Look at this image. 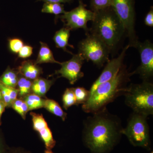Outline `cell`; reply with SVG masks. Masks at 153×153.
<instances>
[{"label": "cell", "mask_w": 153, "mask_h": 153, "mask_svg": "<svg viewBox=\"0 0 153 153\" xmlns=\"http://www.w3.org/2000/svg\"><path fill=\"white\" fill-rule=\"evenodd\" d=\"M150 153H153V152H150Z\"/></svg>", "instance_id": "36"}, {"label": "cell", "mask_w": 153, "mask_h": 153, "mask_svg": "<svg viewBox=\"0 0 153 153\" xmlns=\"http://www.w3.org/2000/svg\"><path fill=\"white\" fill-rule=\"evenodd\" d=\"M41 48L37 60L35 63L37 64L44 63H55L61 64V63L55 60L53 53L46 43L40 42Z\"/></svg>", "instance_id": "16"}, {"label": "cell", "mask_w": 153, "mask_h": 153, "mask_svg": "<svg viewBox=\"0 0 153 153\" xmlns=\"http://www.w3.org/2000/svg\"><path fill=\"white\" fill-rule=\"evenodd\" d=\"M22 99L27 103L29 111L44 108L45 100L35 94H30Z\"/></svg>", "instance_id": "20"}, {"label": "cell", "mask_w": 153, "mask_h": 153, "mask_svg": "<svg viewBox=\"0 0 153 153\" xmlns=\"http://www.w3.org/2000/svg\"><path fill=\"white\" fill-rule=\"evenodd\" d=\"M44 108L55 115L59 117L64 121L67 118V113L64 112L57 102L51 99H45Z\"/></svg>", "instance_id": "19"}, {"label": "cell", "mask_w": 153, "mask_h": 153, "mask_svg": "<svg viewBox=\"0 0 153 153\" xmlns=\"http://www.w3.org/2000/svg\"><path fill=\"white\" fill-rule=\"evenodd\" d=\"M73 0H37V1H43L44 2H53L60 3H69Z\"/></svg>", "instance_id": "31"}, {"label": "cell", "mask_w": 153, "mask_h": 153, "mask_svg": "<svg viewBox=\"0 0 153 153\" xmlns=\"http://www.w3.org/2000/svg\"><path fill=\"white\" fill-rule=\"evenodd\" d=\"M95 15L94 12L88 10L83 3L79 1L78 7L69 12H66L59 18L64 22L66 27L70 30L82 29L88 32L87 23L93 21Z\"/></svg>", "instance_id": "8"}, {"label": "cell", "mask_w": 153, "mask_h": 153, "mask_svg": "<svg viewBox=\"0 0 153 153\" xmlns=\"http://www.w3.org/2000/svg\"><path fill=\"white\" fill-rule=\"evenodd\" d=\"M23 46L24 43L23 41L18 38H13L9 41V47L11 51L14 53H19Z\"/></svg>", "instance_id": "27"}, {"label": "cell", "mask_w": 153, "mask_h": 153, "mask_svg": "<svg viewBox=\"0 0 153 153\" xmlns=\"http://www.w3.org/2000/svg\"><path fill=\"white\" fill-rule=\"evenodd\" d=\"M6 107L4 103V102L0 101V125H1V118L2 115Z\"/></svg>", "instance_id": "33"}, {"label": "cell", "mask_w": 153, "mask_h": 153, "mask_svg": "<svg viewBox=\"0 0 153 153\" xmlns=\"http://www.w3.org/2000/svg\"><path fill=\"white\" fill-rule=\"evenodd\" d=\"M19 72L22 76L30 80H35L42 73V68L32 60H25L19 68Z\"/></svg>", "instance_id": "13"}, {"label": "cell", "mask_w": 153, "mask_h": 153, "mask_svg": "<svg viewBox=\"0 0 153 153\" xmlns=\"http://www.w3.org/2000/svg\"><path fill=\"white\" fill-rule=\"evenodd\" d=\"M18 79V73L9 67L0 77V82L2 84L13 88H16L17 86Z\"/></svg>", "instance_id": "18"}, {"label": "cell", "mask_w": 153, "mask_h": 153, "mask_svg": "<svg viewBox=\"0 0 153 153\" xmlns=\"http://www.w3.org/2000/svg\"><path fill=\"white\" fill-rule=\"evenodd\" d=\"M0 101H3L2 96L1 93V90H0Z\"/></svg>", "instance_id": "35"}, {"label": "cell", "mask_w": 153, "mask_h": 153, "mask_svg": "<svg viewBox=\"0 0 153 153\" xmlns=\"http://www.w3.org/2000/svg\"><path fill=\"white\" fill-rule=\"evenodd\" d=\"M33 48L31 46L25 45L22 47L19 52V57L21 58H27L33 54Z\"/></svg>", "instance_id": "28"}, {"label": "cell", "mask_w": 153, "mask_h": 153, "mask_svg": "<svg viewBox=\"0 0 153 153\" xmlns=\"http://www.w3.org/2000/svg\"><path fill=\"white\" fill-rule=\"evenodd\" d=\"M129 47L130 46L128 44L124 48L118 57L114 58L108 62L107 64L105 67L104 69L100 74V76H99L98 78L91 85L89 90L90 96L99 85L102 83L110 80L117 74L123 66V63L125 56L126 52Z\"/></svg>", "instance_id": "11"}, {"label": "cell", "mask_w": 153, "mask_h": 153, "mask_svg": "<svg viewBox=\"0 0 153 153\" xmlns=\"http://www.w3.org/2000/svg\"><path fill=\"white\" fill-rule=\"evenodd\" d=\"M94 13L90 34L102 41L111 52L126 34L123 25L111 7Z\"/></svg>", "instance_id": "3"}, {"label": "cell", "mask_w": 153, "mask_h": 153, "mask_svg": "<svg viewBox=\"0 0 153 153\" xmlns=\"http://www.w3.org/2000/svg\"><path fill=\"white\" fill-rule=\"evenodd\" d=\"M131 73L128 72L123 66L117 74L110 80L102 83L97 88L82 108L86 113L93 114L106 107L107 105L123 95L126 85Z\"/></svg>", "instance_id": "2"}, {"label": "cell", "mask_w": 153, "mask_h": 153, "mask_svg": "<svg viewBox=\"0 0 153 153\" xmlns=\"http://www.w3.org/2000/svg\"><path fill=\"white\" fill-rule=\"evenodd\" d=\"M145 24L149 27H153V9L151 7L150 10L146 16L145 19Z\"/></svg>", "instance_id": "29"}, {"label": "cell", "mask_w": 153, "mask_h": 153, "mask_svg": "<svg viewBox=\"0 0 153 153\" xmlns=\"http://www.w3.org/2000/svg\"><path fill=\"white\" fill-rule=\"evenodd\" d=\"M45 153H54L52 152V150L46 149L44 152Z\"/></svg>", "instance_id": "34"}, {"label": "cell", "mask_w": 153, "mask_h": 153, "mask_svg": "<svg viewBox=\"0 0 153 153\" xmlns=\"http://www.w3.org/2000/svg\"><path fill=\"white\" fill-rule=\"evenodd\" d=\"M125 102L133 112L149 116L153 114V84L148 80L127 86L123 94Z\"/></svg>", "instance_id": "4"}, {"label": "cell", "mask_w": 153, "mask_h": 153, "mask_svg": "<svg viewBox=\"0 0 153 153\" xmlns=\"http://www.w3.org/2000/svg\"><path fill=\"white\" fill-rule=\"evenodd\" d=\"M30 115L32 117L33 128L39 133L46 149L52 150L56 145V141L43 115L33 112L30 113Z\"/></svg>", "instance_id": "12"}, {"label": "cell", "mask_w": 153, "mask_h": 153, "mask_svg": "<svg viewBox=\"0 0 153 153\" xmlns=\"http://www.w3.org/2000/svg\"><path fill=\"white\" fill-rule=\"evenodd\" d=\"M62 101L63 108L66 110L72 105H76V97L73 88H66L63 94Z\"/></svg>", "instance_id": "23"}, {"label": "cell", "mask_w": 153, "mask_h": 153, "mask_svg": "<svg viewBox=\"0 0 153 153\" xmlns=\"http://www.w3.org/2000/svg\"><path fill=\"white\" fill-rule=\"evenodd\" d=\"M33 82L30 79L22 76L19 78L17 85L18 87L19 95L21 98H23L26 95L30 94L32 91Z\"/></svg>", "instance_id": "21"}, {"label": "cell", "mask_w": 153, "mask_h": 153, "mask_svg": "<svg viewBox=\"0 0 153 153\" xmlns=\"http://www.w3.org/2000/svg\"><path fill=\"white\" fill-rule=\"evenodd\" d=\"M74 94L76 97V105L83 104L86 102L90 97L89 91L83 87L73 88Z\"/></svg>", "instance_id": "24"}, {"label": "cell", "mask_w": 153, "mask_h": 153, "mask_svg": "<svg viewBox=\"0 0 153 153\" xmlns=\"http://www.w3.org/2000/svg\"><path fill=\"white\" fill-rule=\"evenodd\" d=\"M84 60L79 53L74 55L70 60L61 63V68L55 71V74L66 78L73 85L84 76L81 68Z\"/></svg>", "instance_id": "10"}, {"label": "cell", "mask_w": 153, "mask_h": 153, "mask_svg": "<svg viewBox=\"0 0 153 153\" xmlns=\"http://www.w3.org/2000/svg\"><path fill=\"white\" fill-rule=\"evenodd\" d=\"M111 7L123 25L130 47H136L139 41L135 31L134 0H112Z\"/></svg>", "instance_id": "7"}, {"label": "cell", "mask_w": 153, "mask_h": 153, "mask_svg": "<svg viewBox=\"0 0 153 153\" xmlns=\"http://www.w3.org/2000/svg\"><path fill=\"white\" fill-rule=\"evenodd\" d=\"M11 107L16 112L20 115L23 119H26V114L29 111V110L27 103L22 99H17L12 103Z\"/></svg>", "instance_id": "25"}, {"label": "cell", "mask_w": 153, "mask_h": 153, "mask_svg": "<svg viewBox=\"0 0 153 153\" xmlns=\"http://www.w3.org/2000/svg\"><path fill=\"white\" fill-rule=\"evenodd\" d=\"M147 118L143 115L133 112L129 117L126 126L123 129L122 134L125 135L134 146L149 150L151 140Z\"/></svg>", "instance_id": "5"}, {"label": "cell", "mask_w": 153, "mask_h": 153, "mask_svg": "<svg viewBox=\"0 0 153 153\" xmlns=\"http://www.w3.org/2000/svg\"><path fill=\"white\" fill-rule=\"evenodd\" d=\"M0 90L2 96L3 101L7 107H11L12 103L17 99L19 95L18 89L4 85L0 82Z\"/></svg>", "instance_id": "17"}, {"label": "cell", "mask_w": 153, "mask_h": 153, "mask_svg": "<svg viewBox=\"0 0 153 153\" xmlns=\"http://www.w3.org/2000/svg\"><path fill=\"white\" fill-rule=\"evenodd\" d=\"M70 30L64 27L61 28L55 33L53 40L57 48L63 49L64 51L70 53L67 49L68 46L73 47L68 44V40L70 37Z\"/></svg>", "instance_id": "15"}, {"label": "cell", "mask_w": 153, "mask_h": 153, "mask_svg": "<svg viewBox=\"0 0 153 153\" xmlns=\"http://www.w3.org/2000/svg\"><path fill=\"white\" fill-rule=\"evenodd\" d=\"M43 13L57 15L66 13L64 6L62 4L53 2H44L41 10Z\"/></svg>", "instance_id": "22"}, {"label": "cell", "mask_w": 153, "mask_h": 153, "mask_svg": "<svg viewBox=\"0 0 153 153\" xmlns=\"http://www.w3.org/2000/svg\"><path fill=\"white\" fill-rule=\"evenodd\" d=\"M135 48H137L140 56L141 63L138 68L131 73L138 74L143 80H148L153 75V45L149 41L143 43L139 41Z\"/></svg>", "instance_id": "9"}, {"label": "cell", "mask_w": 153, "mask_h": 153, "mask_svg": "<svg viewBox=\"0 0 153 153\" xmlns=\"http://www.w3.org/2000/svg\"><path fill=\"white\" fill-rule=\"evenodd\" d=\"M87 37L80 42L79 54L84 60H90L99 67L108 61L109 49L100 39L87 33Z\"/></svg>", "instance_id": "6"}, {"label": "cell", "mask_w": 153, "mask_h": 153, "mask_svg": "<svg viewBox=\"0 0 153 153\" xmlns=\"http://www.w3.org/2000/svg\"><path fill=\"white\" fill-rule=\"evenodd\" d=\"M54 82V79L49 80L41 77H38L33 82L32 91L36 95L41 97H44Z\"/></svg>", "instance_id": "14"}, {"label": "cell", "mask_w": 153, "mask_h": 153, "mask_svg": "<svg viewBox=\"0 0 153 153\" xmlns=\"http://www.w3.org/2000/svg\"><path fill=\"white\" fill-rule=\"evenodd\" d=\"M91 114L83 122V143L91 153H110L123 135L121 120L107 107Z\"/></svg>", "instance_id": "1"}, {"label": "cell", "mask_w": 153, "mask_h": 153, "mask_svg": "<svg viewBox=\"0 0 153 153\" xmlns=\"http://www.w3.org/2000/svg\"><path fill=\"white\" fill-rule=\"evenodd\" d=\"M6 153H29L28 152H25L22 149H8Z\"/></svg>", "instance_id": "32"}, {"label": "cell", "mask_w": 153, "mask_h": 153, "mask_svg": "<svg viewBox=\"0 0 153 153\" xmlns=\"http://www.w3.org/2000/svg\"><path fill=\"white\" fill-rule=\"evenodd\" d=\"M112 0H91L90 7L94 12L110 7L112 4Z\"/></svg>", "instance_id": "26"}, {"label": "cell", "mask_w": 153, "mask_h": 153, "mask_svg": "<svg viewBox=\"0 0 153 153\" xmlns=\"http://www.w3.org/2000/svg\"><path fill=\"white\" fill-rule=\"evenodd\" d=\"M8 149L6 146L4 138L0 133V153H6Z\"/></svg>", "instance_id": "30"}]
</instances>
